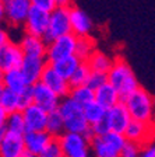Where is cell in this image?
<instances>
[{
  "mask_svg": "<svg viewBox=\"0 0 155 157\" xmlns=\"http://www.w3.org/2000/svg\"><path fill=\"white\" fill-rule=\"evenodd\" d=\"M108 82L119 91L122 101H124L127 97H130L133 93L140 88L138 80L134 72L131 70L129 63L122 58L115 59V63L110 72L108 73Z\"/></svg>",
  "mask_w": 155,
  "mask_h": 157,
  "instance_id": "1",
  "label": "cell"
},
{
  "mask_svg": "<svg viewBox=\"0 0 155 157\" xmlns=\"http://www.w3.org/2000/svg\"><path fill=\"white\" fill-rule=\"evenodd\" d=\"M59 112L65 119V128L67 133L85 135L91 128L85 118L84 107L77 104L71 97L61 98Z\"/></svg>",
  "mask_w": 155,
  "mask_h": 157,
  "instance_id": "2",
  "label": "cell"
},
{
  "mask_svg": "<svg viewBox=\"0 0 155 157\" xmlns=\"http://www.w3.org/2000/svg\"><path fill=\"white\" fill-rule=\"evenodd\" d=\"M129 109L131 119L141 122H152L155 121V100L147 90L140 87L124 101Z\"/></svg>",
  "mask_w": 155,
  "mask_h": 157,
  "instance_id": "3",
  "label": "cell"
},
{
  "mask_svg": "<svg viewBox=\"0 0 155 157\" xmlns=\"http://www.w3.org/2000/svg\"><path fill=\"white\" fill-rule=\"evenodd\" d=\"M31 9V0H2L0 16L9 25L24 27Z\"/></svg>",
  "mask_w": 155,
  "mask_h": 157,
  "instance_id": "4",
  "label": "cell"
},
{
  "mask_svg": "<svg viewBox=\"0 0 155 157\" xmlns=\"http://www.w3.org/2000/svg\"><path fill=\"white\" fill-rule=\"evenodd\" d=\"M67 34H73L71 31V17L70 9H56L50 13L49 20V28L46 31L43 41L46 45H50L55 39L60 38Z\"/></svg>",
  "mask_w": 155,
  "mask_h": 157,
  "instance_id": "5",
  "label": "cell"
},
{
  "mask_svg": "<svg viewBox=\"0 0 155 157\" xmlns=\"http://www.w3.org/2000/svg\"><path fill=\"white\" fill-rule=\"evenodd\" d=\"M77 36L74 34H67L60 38L55 39L50 45H48L46 51V60L48 63H55L61 59L70 58L76 55V46H77Z\"/></svg>",
  "mask_w": 155,
  "mask_h": 157,
  "instance_id": "6",
  "label": "cell"
},
{
  "mask_svg": "<svg viewBox=\"0 0 155 157\" xmlns=\"http://www.w3.org/2000/svg\"><path fill=\"white\" fill-rule=\"evenodd\" d=\"M124 136L129 142H134V143L140 144H152L155 139V121L152 122H141L131 119L129 124Z\"/></svg>",
  "mask_w": 155,
  "mask_h": 157,
  "instance_id": "7",
  "label": "cell"
},
{
  "mask_svg": "<svg viewBox=\"0 0 155 157\" xmlns=\"http://www.w3.org/2000/svg\"><path fill=\"white\" fill-rule=\"evenodd\" d=\"M59 143H60L66 157L84 156V154H90V150H91L90 140L84 135L67 133L66 132L61 137H59Z\"/></svg>",
  "mask_w": 155,
  "mask_h": 157,
  "instance_id": "8",
  "label": "cell"
},
{
  "mask_svg": "<svg viewBox=\"0 0 155 157\" xmlns=\"http://www.w3.org/2000/svg\"><path fill=\"white\" fill-rule=\"evenodd\" d=\"M49 20H50V13L32 6V9L29 10L28 18L24 24V31L29 35L43 38L49 28Z\"/></svg>",
  "mask_w": 155,
  "mask_h": 157,
  "instance_id": "9",
  "label": "cell"
},
{
  "mask_svg": "<svg viewBox=\"0 0 155 157\" xmlns=\"http://www.w3.org/2000/svg\"><path fill=\"white\" fill-rule=\"evenodd\" d=\"M60 102L61 98L42 82L34 84V104L41 107L43 111H46L48 114L57 111L60 107Z\"/></svg>",
  "mask_w": 155,
  "mask_h": 157,
  "instance_id": "10",
  "label": "cell"
},
{
  "mask_svg": "<svg viewBox=\"0 0 155 157\" xmlns=\"http://www.w3.org/2000/svg\"><path fill=\"white\" fill-rule=\"evenodd\" d=\"M106 119L108 125H109L110 132H116V133H123L126 132L129 124L131 122V115H130L129 109H127L124 102H119L113 108H110L106 112Z\"/></svg>",
  "mask_w": 155,
  "mask_h": 157,
  "instance_id": "11",
  "label": "cell"
},
{
  "mask_svg": "<svg viewBox=\"0 0 155 157\" xmlns=\"http://www.w3.org/2000/svg\"><path fill=\"white\" fill-rule=\"evenodd\" d=\"M25 55L20 44L10 42L7 46L0 48V69L2 73L13 70V69H20L23 65Z\"/></svg>",
  "mask_w": 155,
  "mask_h": 157,
  "instance_id": "12",
  "label": "cell"
},
{
  "mask_svg": "<svg viewBox=\"0 0 155 157\" xmlns=\"http://www.w3.org/2000/svg\"><path fill=\"white\" fill-rule=\"evenodd\" d=\"M41 82L45 86H48L52 91L56 93L60 98H66L70 95L71 86H70V83H68V80L61 77L55 69H53V66H52L50 63H48V66H46L45 72H43L42 77H41Z\"/></svg>",
  "mask_w": 155,
  "mask_h": 157,
  "instance_id": "13",
  "label": "cell"
},
{
  "mask_svg": "<svg viewBox=\"0 0 155 157\" xmlns=\"http://www.w3.org/2000/svg\"><path fill=\"white\" fill-rule=\"evenodd\" d=\"M46 66H48L46 58H31V56H25L20 70L23 73L27 84L34 86L41 82V77H42L43 72H45Z\"/></svg>",
  "mask_w": 155,
  "mask_h": 157,
  "instance_id": "14",
  "label": "cell"
},
{
  "mask_svg": "<svg viewBox=\"0 0 155 157\" xmlns=\"http://www.w3.org/2000/svg\"><path fill=\"white\" fill-rule=\"evenodd\" d=\"M24 122H25L27 132H43L46 131V124H48L49 114L43 111L41 107L36 104H32L27 109L23 111Z\"/></svg>",
  "mask_w": 155,
  "mask_h": 157,
  "instance_id": "15",
  "label": "cell"
},
{
  "mask_svg": "<svg viewBox=\"0 0 155 157\" xmlns=\"http://www.w3.org/2000/svg\"><path fill=\"white\" fill-rule=\"evenodd\" d=\"M24 136L7 132L0 137V157H21L25 153Z\"/></svg>",
  "mask_w": 155,
  "mask_h": 157,
  "instance_id": "16",
  "label": "cell"
},
{
  "mask_svg": "<svg viewBox=\"0 0 155 157\" xmlns=\"http://www.w3.org/2000/svg\"><path fill=\"white\" fill-rule=\"evenodd\" d=\"M53 140V137L46 131L43 132H25L24 135V143H25V150L28 153L38 157L39 154L49 146V143Z\"/></svg>",
  "mask_w": 155,
  "mask_h": 157,
  "instance_id": "17",
  "label": "cell"
},
{
  "mask_svg": "<svg viewBox=\"0 0 155 157\" xmlns=\"http://www.w3.org/2000/svg\"><path fill=\"white\" fill-rule=\"evenodd\" d=\"M71 17V31L77 38L81 36H90L92 31V21L90 16L85 11H83L78 7H71L70 9Z\"/></svg>",
  "mask_w": 155,
  "mask_h": 157,
  "instance_id": "18",
  "label": "cell"
},
{
  "mask_svg": "<svg viewBox=\"0 0 155 157\" xmlns=\"http://www.w3.org/2000/svg\"><path fill=\"white\" fill-rule=\"evenodd\" d=\"M20 46H21L25 56H31V58H46L48 45H46L43 38H41V36L24 34L21 41H20Z\"/></svg>",
  "mask_w": 155,
  "mask_h": 157,
  "instance_id": "19",
  "label": "cell"
},
{
  "mask_svg": "<svg viewBox=\"0 0 155 157\" xmlns=\"http://www.w3.org/2000/svg\"><path fill=\"white\" fill-rule=\"evenodd\" d=\"M95 101L99 105H102L106 111H109L110 108L122 102V98H120L119 91L108 82L106 84H103L102 87L95 91Z\"/></svg>",
  "mask_w": 155,
  "mask_h": 157,
  "instance_id": "20",
  "label": "cell"
},
{
  "mask_svg": "<svg viewBox=\"0 0 155 157\" xmlns=\"http://www.w3.org/2000/svg\"><path fill=\"white\" fill-rule=\"evenodd\" d=\"M2 86L20 94L28 84H27L21 70L20 69H13V70L2 73Z\"/></svg>",
  "mask_w": 155,
  "mask_h": 157,
  "instance_id": "21",
  "label": "cell"
},
{
  "mask_svg": "<svg viewBox=\"0 0 155 157\" xmlns=\"http://www.w3.org/2000/svg\"><path fill=\"white\" fill-rule=\"evenodd\" d=\"M87 63L92 72L108 75V73L110 72V69H112L115 60H113L109 55H106V53H103L102 51H98L97 49V51L91 55V58L88 59Z\"/></svg>",
  "mask_w": 155,
  "mask_h": 157,
  "instance_id": "22",
  "label": "cell"
},
{
  "mask_svg": "<svg viewBox=\"0 0 155 157\" xmlns=\"http://www.w3.org/2000/svg\"><path fill=\"white\" fill-rule=\"evenodd\" d=\"M50 65L53 66V69H55L63 78L70 80L71 76L74 75V72L78 69V66L81 65V62H80V59L74 55V56H70V58L57 60V62H55V63H50Z\"/></svg>",
  "mask_w": 155,
  "mask_h": 157,
  "instance_id": "23",
  "label": "cell"
},
{
  "mask_svg": "<svg viewBox=\"0 0 155 157\" xmlns=\"http://www.w3.org/2000/svg\"><path fill=\"white\" fill-rule=\"evenodd\" d=\"M90 146L94 157H119L120 156V151L113 149L102 136H95L90 142Z\"/></svg>",
  "mask_w": 155,
  "mask_h": 157,
  "instance_id": "24",
  "label": "cell"
},
{
  "mask_svg": "<svg viewBox=\"0 0 155 157\" xmlns=\"http://www.w3.org/2000/svg\"><path fill=\"white\" fill-rule=\"evenodd\" d=\"M46 132H48L53 139H59V137H61L66 133L65 119H63L61 114L59 112V109L49 114L48 124H46Z\"/></svg>",
  "mask_w": 155,
  "mask_h": 157,
  "instance_id": "25",
  "label": "cell"
},
{
  "mask_svg": "<svg viewBox=\"0 0 155 157\" xmlns=\"http://www.w3.org/2000/svg\"><path fill=\"white\" fill-rule=\"evenodd\" d=\"M0 108L4 109L7 114H13V112L20 111L18 94L2 86V88H0Z\"/></svg>",
  "mask_w": 155,
  "mask_h": 157,
  "instance_id": "26",
  "label": "cell"
},
{
  "mask_svg": "<svg viewBox=\"0 0 155 157\" xmlns=\"http://www.w3.org/2000/svg\"><path fill=\"white\" fill-rule=\"evenodd\" d=\"M95 41L91 36H81L77 39L76 46V56L80 59V62H88L91 55L95 52Z\"/></svg>",
  "mask_w": 155,
  "mask_h": 157,
  "instance_id": "27",
  "label": "cell"
},
{
  "mask_svg": "<svg viewBox=\"0 0 155 157\" xmlns=\"http://www.w3.org/2000/svg\"><path fill=\"white\" fill-rule=\"evenodd\" d=\"M106 112H108L106 109L102 105L98 104L97 101H92L84 107V114L90 126H94V125L102 122L105 119V117H106Z\"/></svg>",
  "mask_w": 155,
  "mask_h": 157,
  "instance_id": "28",
  "label": "cell"
},
{
  "mask_svg": "<svg viewBox=\"0 0 155 157\" xmlns=\"http://www.w3.org/2000/svg\"><path fill=\"white\" fill-rule=\"evenodd\" d=\"M68 97H71L81 107H85L90 102L95 101V91L92 88L88 87V86H80V87L71 88Z\"/></svg>",
  "mask_w": 155,
  "mask_h": 157,
  "instance_id": "29",
  "label": "cell"
},
{
  "mask_svg": "<svg viewBox=\"0 0 155 157\" xmlns=\"http://www.w3.org/2000/svg\"><path fill=\"white\" fill-rule=\"evenodd\" d=\"M6 128H7V132L10 133H16V135H21L24 136L25 135V122H24V117H23V112H13V114H9L6 119Z\"/></svg>",
  "mask_w": 155,
  "mask_h": 157,
  "instance_id": "30",
  "label": "cell"
},
{
  "mask_svg": "<svg viewBox=\"0 0 155 157\" xmlns=\"http://www.w3.org/2000/svg\"><path fill=\"white\" fill-rule=\"evenodd\" d=\"M91 73H92V70H91V67L88 66V63L87 62H81V65L78 66V69L74 72V75L71 76V78L68 80L71 88L80 87V86H87Z\"/></svg>",
  "mask_w": 155,
  "mask_h": 157,
  "instance_id": "31",
  "label": "cell"
},
{
  "mask_svg": "<svg viewBox=\"0 0 155 157\" xmlns=\"http://www.w3.org/2000/svg\"><path fill=\"white\" fill-rule=\"evenodd\" d=\"M34 104V86H27L18 94V109L23 112L28 107Z\"/></svg>",
  "mask_w": 155,
  "mask_h": 157,
  "instance_id": "32",
  "label": "cell"
},
{
  "mask_svg": "<svg viewBox=\"0 0 155 157\" xmlns=\"http://www.w3.org/2000/svg\"><path fill=\"white\" fill-rule=\"evenodd\" d=\"M38 157H66V156L63 153V149H61L60 143H59V139H53L49 143V146Z\"/></svg>",
  "mask_w": 155,
  "mask_h": 157,
  "instance_id": "33",
  "label": "cell"
},
{
  "mask_svg": "<svg viewBox=\"0 0 155 157\" xmlns=\"http://www.w3.org/2000/svg\"><path fill=\"white\" fill-rule=\"evenodd\" d=\"M106 83H108V75L92 72L90 76V80H88L87 86L90 88H92L94 91H97L98 88H101L103 84H106Z\"/></svg>",
  "mask_w": 155,
  "mask_h": 157,
  "instance_id": "34",
  "label": "cell"
},
{
  "mask_svg": "<svg viewBox=\"0 0 155 157\" xmlns=\"http://www.w3.org/2000/svg\"><path fill=\"white\" fill-rule=\"evenodd\" d=\"M141 150H142V147L140 144L127 140V143L124 144V147L120 151L119 157H140L141 156Z\"/></svg>",
  "mask_w": 155,
  "mask_h": 157,
  "instance_id": "35",
  "label": "cell"
},
{
  "mask_svg": "<svg viewBox=\"0 0 155 157\" xmlns=\"http://www.w3.org/2000/svg\"><path fill=\"white\" fill-rule=\"evenodd\" d=\"M34 7H38V9H42L48 13H52L53 10H56V0H31Z\"/></svg>",
  "mask_w": 155,
  "mask_h": 157,
  "instance_id": "36",
  "label": "cell"
},
{
  "mask_svg": "<svg viewBox=\"0 0 155 157\" xmlns=\"http://www.w3.org/2000/svg\"><path fill=\"white\" fill-rule=\"evenodd\" d=\"M91 131H92V133H94L95 136H105L106 133L110 132V129H109V125H108L106 119H103L102 122L94 125V126H91Z\"/></svg>",
  "mask_w": 155,
  "mask_h": 157,
  "instance_id": "37",
  "label": "cell"
},
{
  "mask_svg": "<svg viewBox=\"0 0 155 157\" xmlns=\"http://www.w3.org/2000/svg\"><path fill=\"white\" fill-rule=\"evenodd\" d=\"M140 157H155V143L144 147L141 150V156Z\"/></svg>",
  "mask_w": 155,
  "mask_h": 157,
  "instance_id": "38",
  "label": "cell"
},
{
  "mask_svg": "<svg viewBox=\"0 0 155 157\" xmlns=\"http://www.w3.org/2000/svg\"><path fill=\"white\" fill-rule=\"evenodd\" d=\"M10 42H11V41H10V38H9V33H6V31L3 29V31L0 33V48L7 46Z\"/></svg>",
  "mask_w": 155,
  "mask_h": 157,
  "instance_id": "39",
  "label": "cell"
},
{
  "mask_svg": "<svg viewBox=\"0 0 155 157\" xmlns=\"http://www.w3.org/2000/svg\"><path fill=\"white\" fill-rule=\"evenodd\" d=\"M56 7L59 9H71V0H56Z\"/></svg>",
  "mask_w": 155,
  "mask_h": 157,
  "instance_id": "40",
  "label": "cell"
},
{
  "mask_svg": "<svg viewBox=\"0 0 155 157\" xmlns=\"http://www.w3.org/2000/svg\"><path fill=\"white\" fill-rule=\"evenodd\" d=\"M21 157H36V156H34V154H31V153H28V151H25V153H24V156H21Z\"/></svg>",
  "mask_w": 155,
  "mask_h": 157,
  "instance_id": "41",
  "label": "cell"
},
{
  "mask_svg": "<svg viewBox=\"0 0 155 157\" xmlns=\"http://www.w3.org/2000/svg\"><path fill=\"white\" fill-rule=\"evenodd\" d=\"M78 157H90V154H84V156H78Z\"/></svg>",
  "mask_w": 155,
  "mask_h": 157,
  "instance_id": "42",
  "label": "cell"
}]
</instances>
